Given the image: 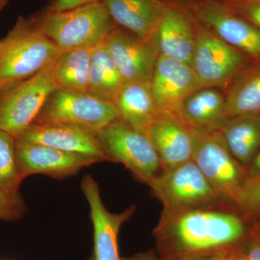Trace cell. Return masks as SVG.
Here are the masks:
<instances>
[{"mask_svg": "<svg viewBox=\"0 0 260 260\" xmlns=\"http://www.w3.org/2000/svg\"><path fill=\"white\" fill-rule=\"evenodd\" d=\"M34 18L61 51L93 49L105 42L116 26L100 0L64 11L45 10Z\"/></svg>", "mask_w": 260, "mask_h": 260, "instance_id": "3957f363", "label": "cell"}, {"mask_svg": "<svg viewBox=\"0 0 260 260\" xmlns=\"http://www.w3.org/2000/svg\"><path fill=\"white\" fill-rule=\"evenodd\" d=\"M15 151L24 179L32 174H44L54 179H64L75 175L84 168L103 162L95 157L17 140Z\"/></svg>", "mask_w": 260, "mask_h": 260, "instance_id": "5bb4252c", "label": "cell"}, {"mask_svg": "<svg viewBox=\"0 0 260 260\" xmlns=\"http://www.w3.org/2000/svg\"><path fill=\"white\" fill-rule=\"evenodd\" d=\"M242 245L249 260H260V223H252Z\"/></svg>", "mask_w": 260, "mask_h": 260, "instance_id": "f1b7e54d", "label": "cell"}, {"mask_svg": "<svg viewBox=\"0 0 260 260\" xmlns=\"http://www.w3.org/2000/svg\"><path fill=\"white\" fill-rule=\"evenodd\" d=\"M252 223L228 203L164 211L153 234L161 259L205 257L229 246L242 244Z\"/></svg>", "mask_w": 260, "mask_h": 260, "instance_id": "6da1fadb", "label": "cell"}, {"mask_svg": "<svg viewBox=\"0 0 260 260\" xmlns=\"http://www.w3.org/2000/svg\"><path fill=\"white\" fill-rule=\"evenodd\" d=\"M158 113L177 114L191 93L204 88L190 65L159 54L150 80Z\"/></svg>", "mask_w": 260, "mask_h": 260, "instance_id": "4fadbf2b", "label": "cell"}, {"mask_svg": "<svg viewBox=\"0 0 260 260\" xmlns=\"http://www.w3.org/2000/svg\"><path fill=\"white\" fill-rule=\"evenodd\" d=\"M177 115L191 129H218L228 120L225 96L214 88L199 89L186 98Z\"/></svg>", "mask_w": 260, "mask_h": 260, "instance_id": "d6986e66", "label": "cell"}, {"mask_svg": "<svg viewBox=\"0 0 260 260\" xmlns=\"http://www.w3.org/2000/svg\"><path fill=\"white\" fill-rule=\"evenodd\" d=\"M121 260H164L162 259H158V258L155 257V256L152 254H137L131 257L123 258Z\"/></svg>", "mask_w": 260, "mask_h": 260, "instance_id": "d6a6232c", "label": "cell"}, {"mask_svg": "<svg viewBox=\"0 0 260 260\" xmlns=\"http://www.w3.org/2000/svg\"><path fill=\"white\" fill-rule=\"evenodd\" d=\"M26 211V207L20 193L13 194L0 189V220H19Z\"/></svg>", "mask_w": 260, "mask_h": 260, "instance_id": "4316f807", "label": "cell"}, {"mask_svg": "<svg viewBox=\"0 0 260 260\" xmlns=\"http://www.w3.org/2000/svg\"><path fill=\"white\" fill-rule=\"evenodd\" d=\"M116 26L143 39L153 38L164 8L161 0H100Z\"/></svg>", "mask_w": 260, "mask_h": 260, "instance_id": "ac0fdd59", "label": "cell"}, {"mask_svg": "<svg viewBox=\"0 0 260 260\" xmlns=\"http://www.w3.org/2000/svg\"><path fill=\"white\" fill-rule=\"evenodd\" d=\"M159 54L190 65L195 47V21L189 10L164 3L154 35Z\"/></svg>", "mask_w": 260, "mask_h": 260, "instance_id": "2e32d148", "label": "cell"}, {"mask_svg": "<svg viewBox=\"0 0 260 260\" xmlns=\"http://www.w3.org/2000/svg\"><path fill=\"white\" fill-rule=\"evenodd\" d=\"M228 203L249 223H260V176L246 177Z\"/></svg>", "mask_w": 260, "mask_h": 260, "instance_id": "484cf974", "label": "cell"}, {"mask_svg": "<svg viewBox=\"0 0 260 260\" xmlns=\"http://www.w3.org/2000/svg\"><path fill=\"white\" fill-rule=\"evenodd\" d=\"M220 130L234 158L247 167L260 150V114L230 118Z\"/></svg>", "mask_w": 260, "mask_h": 260, "instance_id": "44dd1931", "label": "cell"}, {"mask_svg": "<svg viewBox=\"0 0 260 260\" xmlns=\"http://www.w3.org/2000/svg\"><path fill=\"white\" fill-rule=\"evenodd\" d=\"M60 49L34 16L19 17L0 46V91L31 78L55 60Z\"/></svg>", "mask_w": 260, "mask_h": 260, "instance_id": "7a4b0ae2", "label": "cell"}, {"mask_svg": "<svg viewBox=\"0 0 260 260\" xmlns=\"http://www.w3.org/2000/svg\"><path fill=\"white\" fill-rule=\"evenodd\" d=\"M88 260H94L93 256H91V257H90V259H88Z\"/></svg>", "mask_w": 260, "mask_h": 260, "instance_id": "8d00e7d4", "label": "cell"}, {"mask_svg": "<svg viewBox=\"0 0 260 260\" xmlns=\"http://www.w3.org/2000/svg\"><path fill=\"white\" fill-rule=\"evenodd\" d=\"M104 44L125 83L150 82L159 55L154 37L140 39L116 26Z\"/></svg>", "mask_w": 260, "mask_h": 260, "instance_id": "8fae6325", "label": "cell"}, {"mask_svg": "<svg viewBox=\"0 0 260 260\" xmlns=\"http://www.w3.org/2000/svg\"><path fill=\"white\" fill-rule=\"evenodd\" d=\"M23 179L17 160L15 138L0 130V189L18 194Z\"/></svg>", "mask_w": 260, "mask_h": 260, "instance_id": "d4e9b609", "label": "cell"}, {"mask_svg": "<svg viewBox=\"0 0 260 260\" xmlns=\"http://www.w3.org/2000/svg\"><path fill=\"white\" fill-rule=\"evenodd\" d=\"M246 170L247 177H259L260 176V150L249 166L246 168Z\"/></svg>", "mask_w": 260, "mask_h": 260, "instance_id": "1f68e13d", "label": "cell"}, {"mask_svg": "<svg viewBox=\"0 0 260 260\" xmlns=\"http://www.w3.org/2000/svg\"><path fill=\"white\" fill-rule=\"evenodd\" d=\"M147 137L158 154L162 169L191 160L192 129L177 114L158 113L149 127Z\"/></svg>", "mask_w": 260, "mask_h": 260, "instance_id": "e0dca14e", "label": "cell"}, {"mask_svg": "<svg viewBox=\"0 0 260 260\" xmlns=\"http://www.w3.org/2000/svg\"><path fill=\"white\" fill-rule=\"evenodd\" d=\"M210 256L214 260H249L242 244L224 248Z\"/></svg>", "mask_w": 260, "mask_h": 260, "instance_id": "f546056e", "label": "cell"}, {"mask_svg": "<svg viewBox=\"0 0 260 260\" xmlns=\"http://www.w3.org/2000/svg\"><path fill=\"white\" fill-rule=\"evenodd\" d=\"M164 211L205 208L227 203L220 196L192 159L168 169L148 184Z\"/></svg>", "mask_w": 260, "mask_h": 260, "instance_id": "277c9868", "label": "cell"}, {"mask_svg": "<svg viewBox=\"0 0 260 260\" xmlns=\"http://www.w3.org/2000/svg\"><path fill=\"white\" fill-rule=\"evenodd\" d=\"M92 49L61 51L51 64L56 90L88 93Z\"/></svg>", "mask_w": 260, "mask_h": 260, "instance_id": "7402d4cb", "label": "cell"}, {"mask_svg": "<svg viewBox=\"0 0 260 260\" xmlns=\"http://www.w3.org/2000/svg\"><path fill=\"white\" fill-rule=\"evenodd\" d=\"M15 139L109 161L98 143L96 133L76 124L34 123Z\"/></svg>", "mask_w": 260, "mask_h": 260, "instance_id": "9a60e30c", "label": "cell"}, {"mask_svg": "<svg viewBox=\"0 0 260 260\" xmlns=\"http://www.w3.org/2000/svg\"><path fill=\"white\" fill-rule=\"evenodd\" d=\"M185 260H214V259H213V258L210 257V256H205V257L194 258V259H185Z\"/></svg>", "mask_w": 260, "mask_h": 260, "instance_id": "e575fe53", "label": "cell"}, {"mask_svg": "<svg viewBox=\"0 0 260 260\" xmlns=\"http://www.w3.org/2000/svg\"><path fill=\"white\" fill-rule=\"evenodd\" d=\"M119 119L115 103L89 93L56 90L34 123H68L97 133Z\"/></svg>", "mask_w": 260, "mask_h": 260, "instance_id": "ba28073f", "label": "cell"}, {"mask_svg": "<svg viewBox=\"0 0 260 260\" xmlns=\"http://www.w3.org/2000/svg\"><path fill=\"white\" fill-rule=\"evenodd\" d=\"M220 1L225 2V1H229V0H220Z\"/></svg>", "mask_w": 260, "mask_h": 260, "instance_id": "74e56055", "label": "cell"}, {"mask_svg": "<svg viewBox=\"0 0 260 260\" xmlns=\"http://www.w3.org/2000/svg\"><path fill=\"white\" fill-rule=\"evenodd\" d=\"M8 0H0V11H2L7 4H8Z\"/></svg>", "mask_w": 260, "mask_h": 260, "instance_id": "836d02e7", "label": "cell"}, {"mask_svg": "<svg viewBox=\"0 0 260 260\" xmlns=\"http://www.w3.org/2000/svg\"><path fill=\"white\" fill-rule=\"evenodd\" d=\"M125 83L104 43L93 48L88 93L114 103Z\"/></svg>", "mask_w": 260, "mask_h": 260, "instance_id": "cb8c5ba5", "label": "cell"}, {"mask_svg": "<svg viewBox=\"0 0 260 260\" xmlns=\"http://www.w3.org/2000/svg\"><path fill=\"white\" fill-rule=\"evenodd\" d=\"M192 132L191 159L215 192L228 202L247 177L246 168L232 155L220 129Z\"/></svg>", "mask_w": 260, "mask_h": 260, "instance_id": "8992f818", "label": "cell"}, {"mask_svg": "<svg viewBox=\"0 0 260 260\" xmlns=\"http://www.w3.org/2000/svg\"><path fill=\"white\" fill-rule=\"evenodd\" d=\"M1 42L2 41H0V46H1Z\"/></svg>", "mask_w": 260, "mask_h": 260, "instance_id": "f35d334b", "label": "cell"}, {"mask_svg": "<svg viewBox=\"0 0 260 260\" xmlns=\"http://www.w3.org/2000/svg\"><path fill=\"white\" fill-rule=\"evenodd\" d=\"M223 3L260 30V0H229Z\"/></svg>", "mask_w": 260, "mask_h": 260, "instance_id": "83f0119b", "label": "cell"}, {"mask_svg": "<svg viewBox=\"0 0 260 260\" xmlns=\"http://www.w3.org/2000/svg\"><path fill=\"white\" fill-rule=\"evenodd\" d=\"M98 143L108 160L120 162L148 185L162 171L161 162L146 135L119 119L96 133Z\"/></svg>", "mask_w": 260, "mask_h": 260, "instance_id": "5b68a950", "label": "cell"}, {"mask_svg": "<svg viewBox=\"0 0 260 260\" xmlns=\"http://www.w3.org/2000/svg\"><path fill=\"white\" fill-rule=\"evenodd\" d=\"M56 90L51 64L31 78L0 91V130L15 138L21 134L35 122Z\"/></svg>", "mask_w": 260, "mask_h": 260, "instance_id": "52a82bcc", "label": "cell"}, {"mask_svg": "<svg viewBox=\"0 0 260 260\" xmlns=\"http://www.w3.org/2000/svg\"><path fill=\"white\" fill-rule=\"evenodd\" d=\"M114 103L120 119L147 136L152 121L158 114L150 82L126 83Z\"/></svg>", "mask_w": 260, "mask_h": 260, "instance_id": "ffe728a7", "label": "cell"}, {"mask_svg": "<svg viewBox=\"0 0 260 260\" xmlns=\"http://www.w3.org/2000/svg\"><path fill=\"white\" fill-rule=\"evenodd\" d=\"M249 59L195 21V47L191 67L204 88H214L236 79L249 67Z\"/></svg>", "mask_w": 260, "mask_h": 260, "instance_id": "9c48e42d", "label": "cell"}, {"mask_svg": "<svg viewBox=\"0 0 260 260\" xmlns=\"http://www.w3.org/2000/svg\"><path fill=\"white\" fill-rule=\"evenodd\" d=\"M195 21L249 59L260 61V30L220 0H203L187 8Z\"/></svg>", "mask_w": 260, "mask_h": 260, "instance_id": "30bf717a", "label": "cell"}, {"mask_svg": "<svg viewBox=\"0 0 260 260\" xmlns=\"http://www.w3.org/2000/svg\"><path fill=\"white\" fill-rule=\"evenodd\" d=\"M96 1L99 0H52L46 10L49 12L64 11Z\"/></svg>", "mask_w": 260, "mask_h": 260, "instance_id": "4dcf8cb0", "label": "cell"}, {"mask_svg": "<svg viewBox=\"0 0 260 260\" xmlns=\"http://www.w3.org/2000/svg\"><path fill=\"white\" fill-rule=\"evenodd\" d=\"M192 1H193L192 5H194L195 4H197V3H200V2L203 1V0H192ZM192 5H191V6H192ZM189 8H190V7H189Z\"/></svg>", "mask_w": 260, "mask_h": 260, "instance_id": "d590c367", "label": "cell"}, {"mask_svg": "<svg viewBox=\"0 0 260 260\" xmlns=\"http://www.w3.org/2000/svg\"><path fill=\"white\" fill-rule=\"evenodd\" d=\"M80 187L90 207L93 225L94 260H121L118 235L121 225L133 216L136 208L132 205L121 213L109 212L103 203L99 184L91 176H84Z\"/></svg>", "mask_w": 260, "mask_h": 260, "instance_id": "7c38bea8", "label": "cell"}, {"mask_svg": "<svg viewBox=\"0 0 260 260\" xmlns=\"http://www.w3.org/2000/svg\"><path fill=\"white\" fill-rule=\"evenodd\" d=\"M246 68L233 82L225 96L228 119L260 114V61Z\"/></svg>", "mask_w": 260, "mask_h": 260, "instance_id": "603a6c76", "label": "cell"}]
</instances>
